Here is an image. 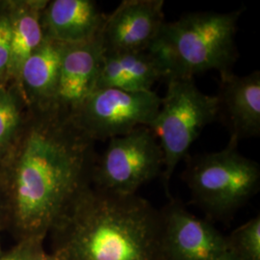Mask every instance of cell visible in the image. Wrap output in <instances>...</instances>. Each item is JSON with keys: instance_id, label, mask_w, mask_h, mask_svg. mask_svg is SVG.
<instances>
[{"instance_id": "obj_1", "label": "cell", "mask_w": 260, "mask_h": 260, "mask_svg": "<svg viewBox=\"0 0 260 260\" xmlns=\"http://www.w3.org/2000/svg\"><path fill=\"white\" fill-rule=\"evenodd\" d=\"M32 109L0 163L9 174L16 223L39 238L91 186L98 156L94 141L71 114L53 107Z\"/></svg>"}, {"instance_id": "obj_2", "label": "cell", "mask_w": 260, "mask_h": 260, "mask_svg": "<svg viewBox=\"0 0 260 260\" xmlns=\"http://www.w3.org/2000/svg\"><path fill=\"white\" fill-rule=\"evenodd\" d=\"M59 260H162V216L142 197L89 186L54 228Z\"/></svg>"}, {"instance_id": "obj_3", "label": "cell", "mask_w": 260, "mask_h": 260, "mask_svg": "<svg viewBox=\"0 0 260 260\" xmlns=\"http://www.w3.org/2000/svg\"><path fill=\"white\" fill-rule=\"evenodd\" d=\"M243 10L229 13H189L165 22L149 50L163 67L166 78H194L207 71L233 73L237 58L235 36Z\"/></svg>"}, {"instance_id": "obj_4", "label": "cell", "mask_w": 260, "mask_h": 260, "mask_svg": "<svg viewBox=\"0 0 260 260\" xmlns=\"http://www.w3.org/2000/svg\"><path fill=\"white\" fill-rule=\"evenodd\" d=\"M238 143L230 137L222 150L185 158L183 177L192 200L214 218L233 215L259 190V164L241 154Z\"/></svg>"}, {"instance_id": "obj_5", "label": "cell", "mask_w": 260, "mask_h": 260, "mask_svg": "<svg viewBox=\"0 0 260 260\" xmlns=\"http://www.w3.org/2000/svg\"><path fill=\"white\" fill-rule=\"evenodd\" d=\"M156 117L149 125L163 151L162 181L169 183L178 163L206 125L218 119L219 100L200 91L194 78L171 77Z\"/></svg>"}, {"instance_id": "obj_6", "label": "cell", "mask_w": 260, "mask_h": 260, "mask_svg": "<svg viewBox=\"0 0 260 260\" xmlns=\"http://www.w3.org/2000/svg\"><path fill=\"white\" fill-rule=\"evenodd\" d=\"M163 151L147 126L109 139L93 168L94 187L119 195H135L140 187L162 174Z\"/></svg>"}, {"instance_id": "obj_7", "label": "cell", "mask_w": 260, "mask_h": 260, "mask_svg": "<svg viewBox=\"0 0 260 260\" xmlns=\"http://www.w3.org/2000/svg\"><path fill=\"white\" fill-rule=\"evenodd\" d=\"M161 101L162 98L153 91L96 89L71 116L94 142L111 139L141 126L149 127L160 109Z\"/></svg>"}, {"instance_id": "obj_8", "label": "cell", "mask_w": 260, "mask_h": 260, "mask_svg": "<svg viewBox=\"0 0 260 260\" xmlns=\"http://www.w3.org/2000/svg\"><path fill=\"white\" fill-rule=\"evenodd\" d=\"M160 212L162 260H215L229 253L226 236L180 202L171 199Z\"/></svg>"}, {"instance_id": "obj_9", "label": "cell", "mask_w": 260, "mask_h": 260, "mask_svg": "<svg viewBox=\"0 0 260 260\" xmlns=\"http://www.w3.org/2000/svg\"><path fill=\"white\" fill-rule=\"evenodd\" d=\"M165 22L163 0L121 1L100 34L104 53L148 50Z\"/></svg>"}, {"instance_id": "obj_10", "label": "cell", "mask_w": 260, "mask_h": 260, "mask_svg": "<svg viewBox=\"0 0 260 260\" xmlns=\"http://www.w3.org/2000/svg\"><path fill=\"white\" fill-rule=\"evenodd\" d=\"M101 37L64 46L59 80L50 107L73 115L93 93L103 64Z\"/></svg>"}, {"instance_id": "obj_11", "label": "cell", "mask_w": 260, "mask_h": 260, "mask_svg": "<svg viewBox=\"0 0 260 260\" xmlns=\"http://www.w3.org/2000/svg\"><path fill=\"white\" fill-rule=\"evenodd\" d=\"M220 118L231 137L238 141L260 135V72L243 76L233 73L220 76Z\"/></svg>"}, {"instance_id": "obj_12", "label": "cell", "mask_w": 260, "mask_h": 260, "mask_svg": "<svg viewBox=\"0 0 260 260\" xmlns=\"http://www.w3.org/2000/svg\"><path fill=\"white\" fill-rule=\"evenodd\" d=\"M105 18L92 0H53L42 14V26L45 38L77 44L99 37Z\"/></svg>"}, {"instance_id": "obj_13", "label": "cell", "mask_w": 260, "mask_h": 260, "mask_svg": "<svg viewBox=\"0 0 260 260\" xmlns=\"http://www.w3.org/2000/svg\"><path fill=\"white\" fill-rule=\"evenodd\" d=\"M64 46L45 38L22 66L16 88L32 108H50L59 80Z\"/></svg>"}, {"instance_id": "obj_14", "label": "cell", "mask_w": 260, "mask_h": 260, "mask_svg": "<svg viewBox=\"0 0 260 260\" xmlns=\"http://www.w3.org/2000/svg\"><path fill=\"white\" fill-rule=\"evenodd\" d=\"M165 78L163 67L149 49L104 53L95 90L116 88L128 92H149L154 84Z\"/></svg>"}, {"instance_id": "obj_15", "label": "cell", "mask_w": 260, "mask_h": 260, "mask_svg": "<svg viewBox=\"0 0 260 260\" xmlns=\"http://www.w3.org/2000/svg\"><path fill=\"white\" fill-rule=\"evenodd\" d=\"M46 0L6 1L3 6L10 19L11 60L10 82L17 87L24 62L45 40L42 14L47 7Z\"/></svg>"}, {"instance_id": "obj_16", "label": "cell", "mask_w": 260, "mask_h": 260, "mask_svg": "<svg viewBox=\"0 0 260 260\" xmlns=\"http://www.w3.org/2000/svg\"><path fill=\"white\" fill-rule=\"evenodd\" d=\"M22 101L14 85L0 88V161L14 144L23 123L21 117Z\"/></svg>"}, {"instance_id": "obj_17", "label": "cell", "mask_w": 260, "mask_h": 260, "mask_svg": "<svg viewBox=\"0 0 260 260\" xmlns=\"http://www.w3.org/2000/svg\"><path fill=\"white\" fill-rule=\"evenodd\" d=\"M229 252L238 260H260V216L226 236Z\"/></svg>"}, {"instance_id": "obj_18", "label": "cell", "mask_w": 260, "mask_h": 260, "mask_svg": "<svg viewBox=\"0 0 260 260\" xmlns=\"http://www.w3.org/2000/svg\"><path fill=\"white\" fill-rule=\"evenodd\" d=\"M11 60V29L10 19L2 4L0 10V88L7 87L10 82Z\"/></svg>"}, {"instance_id": "obj_19", "label": "cell", "mask_w": 260, "mask_h": 260, "mask_svg": "<svg viewBox=\"0 0 260 260\" xmlns=\"http://www.w3.org/2000/svg\"><path fill=\"white\" fill-rule=\"evenodd\" d=\"M38 250L37 241L35 239H31L25 243V245L20 246L7 255L1 257L0 260H32Z\"/></svg>"}, {"instance_id": "obj_20", "label": "cell", "mask_w": 260, "mask_h": 260, "mask_svg": "<svg viewBox=\"0 0 260 260\" xmlns=\"http://www.w3.org/2000/svg\"><path fill=\"white\" fill-rule=\"evenodd\" d=\"M32 260H59L57 257H56L55 255L53 254V255H48V254H46V253H44L43 251H40V250H38L37 252L34 254V256H33V258Z\"/></svg>"}, {"instance_id": "obj_21", "label": "cell", "mask_w": 260, "mask_h": 260, "mask_svg": "<svg viewBox=\"0 0 260 260\" xmlns=\"http://www.w3.org/2000/svg\"><path fill=\"white\" fill-rule=\"evenodd\" d=\"M215 260H238L236 259L234 256H233V254L232 253H226V254H224L223 256H222V257H220V258H218V259H215Z\"/></svg>"}]
</instances>
